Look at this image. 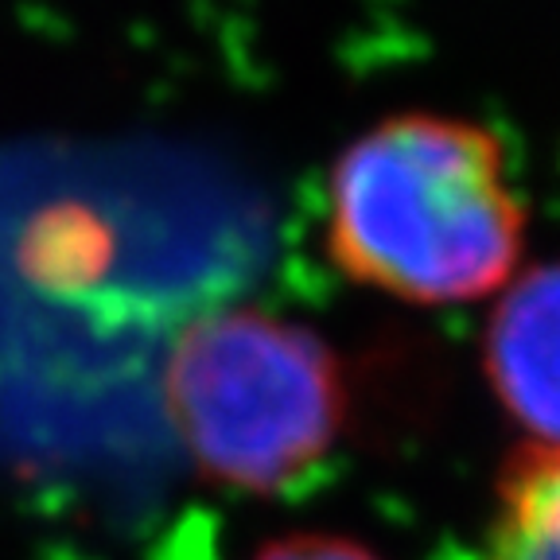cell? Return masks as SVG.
I'll return each instance as SVG.
<instances>
[{"label": "cell", "mask_w": 560, "mask_h": 560, "mask_svg": "<svg viewBox=\"0 0 560 560\" xmlns=\"http://www.w3.org/2000/svg\"><path fill=\"white\" fill-rule=\"evenodd\" d=\"M254 560H382L366 545L335 534H292L265 545Z\"/></svg>", "instance_id": "cell-5"}, {"label": "cell", "mask_w": 560, "mask_h": 560, "mask_svg": "<svg viewBox=\"0 0 560 560\" xmlns=\"http://www.w3.org/2000/svg\"><path fill=\"white\" fill-rule=\"evenodd\" d=\"M525 214L499 140L471 121L405 114L342 152L327 245L347 277L412 304H459L510 280Z\"/></svg>", "instance_id": "cell-1"}, {"label": "cell", "mask_w": 560, "mask_h": 560, "mask_svg": "<svg viewBox=\"0 0 560 560\" xmlns=\"http://www.w3.org/2000/svg\"><path fill=\"white\" fill-rule=\"evenodd\" d=\"M467 560H560V452L525 447L499 482V514Z\"/></svg>", "instance_id": "cell-4"}, {"label": "cell", "mask_w": 560, "mask_h": 560, "mask_svg": "<svg viewBox=\"0 0 560 560\" xmlns=\"http://www.w3.org/2000/svg\"><path fill=\"white\" fill-rule=\"evenodd\" d=\"M164 401L210 479L272 494L335 447L347 389L335 350L315 331L257 307H230L175 342Z\"/></svg>", "instance_id": "cell-2"}, {"label": "cell", "mask_w": 560, "mask_h": 560, "mask_svg": "<svg viewBox=\"0 0 560 560\" xmlns=\"http://www.w3.org/2000/svg\"><path fill=\"white\" fill-rule=\"evenodd\" d=\"M487 377L502 409L560 452V261L525 272L487 327Z\"/></svg>", "instance_id": "cell-3"}]
</instances>
